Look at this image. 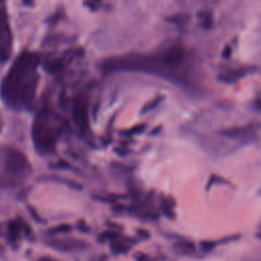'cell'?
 Wrapping results in <instances>:
<instances>
[{
    "label": "cell",
    "instance_id": "1",
    "mask_svg": "<svg viewBox=\"0 0 261 261\" xmlns=\"http://www.w3.org/2000/svg\"><path fill=\"white\" fill-rule=\"evenodd\" d=\"M39 61L35 53L23 51L7 71L0 86V95L10 108L23 109L32 105L39 80Z\"/></svg>",
    "mask_w": 261,
    "mask_h": 261
},
{
    "label": "cell",
    "instance_id": "2",
    "mask_svg": "<svg viewBox=\"0 0 261 261\" xmlns=\"http://www.w3.org/2000/svg\"><path fill=\"white\" fill-rule=\"evenodd\" d=\"M50 122V112L47 109L40 110L33 126L34 144L40 152H50L53 150L59 135V128L54 127Z\"/></svg>",
    "mask_w": 261,
    "mask_h": 261
},
{
    "label": "cell",
    "instance_id": "3",
    "mask_svg": "<svg viewBox=\"0 0 261 261\" xmlns=\"http://www.w3.org/2000/svg\"><path fill=\"white\" fill-rule=\"evenodd\" d=\"M31 170V166L24 154L16 149H8L6 155V168L4 180L15 182L24 177Z\"/></svg>",
    "mask_w": 261,
    "mask_h": 261
},
{
    "label": "cell",
    "instance_id": "4",
    "mask_svg": "<svg viewBox=\"0 0 261 261\" xmlns=\"http://www.w3.org/2000/svg\"><path fill=\"white\" fill-rule=\"evenodd\" d=\"M46 245L60 252H77L85 250L89 245L84 240L75 238H58L46 240Z\"/></svg>",
    "mask_w": 261,
    "mask_h": 261
},
{
    "label": "cell",
    "instance_id": "5",
    "mask_svg": "<svg viewBox=\"0 0 261 261\" xmlns=\"http://www.w3.org/2000/svg\"><path fill=\"white\" fill-rule=\"evenodd\" d=\"M11 34L7 16L0 8V62H5L11 53Z\"/></svg>",
    "mask_w": 261,
    "mask_h": 261
},
{
    "label": "cell",
    "instance_id": "6",
    "mask_svg": "<svg viewBox=\"0 0 261 261\" xmlns=\"http://www.w3.org/2000/svg\"><path fill=\"white\" fill-rule=\"evenodd\" d=\"M73 118L81 129H87L88 123V99L87 97L80 96L75 99L73 106Z\"/></svg>",
    "mask_w": 261,
    "mask_h": 261
},
{
    "label": "cell",
    "instance_id": "7",
    "mask_svg": "<svg viewBox=\"0 0 261 261\" xmlns=\"http://www.w3.org/2000/svg\"><path fill=\"white\" fill-rule=\"evenodd\" d=\"M185 57V50L180 46H172L165 50L161 55V60L164 65L168 67L176 66L180 64Z\"/></svg>",
    "mask_w": 261,
    "mask_h": 261
},
{
    "label": "cell",
    "instance_id": "8",
    "mask_svg": "<svg viewBox=\"0 0 261 261\" xmlns=\"http://www.w3.org/2000/svg\"><path fill=\"white\" fill-rule=\"evenodd\" d=\"M21 219L10 221L8 224V240L13 248H17L21 232Z\"/></svg>",
    "mask_w": 261,
    "mask_h": 261
},
{
    "label": "cell",
    "instance_id": "9",
    "mask_svg": "<svg viewBox=\"0 0 261 261\" xmlns=\"http://www.w3.org/2000/svg\"><path fill=\"white\" fill-rule=\"evenodd\" d=\"M246 73V70L245 69H232V70H229V71H226V72H223L219 79L221 81H224L226 83H234L236 81H238L239 79H241L244 74Z\"/></svg>",
    "mask_w": 261,
    "mask_h": 261
},
{
    "label": "cell",
    "instance_id": "10",
    "mask_svg": "<svg viewBox=\"0 0 261 261\" xmlns=\"http://www.w3.org/2000/svg\"><path fill=\"white\" fill-rule=\"evenodd\" d=\"M198 17L201 20V24L205 30H209L212 27V14L209 10H201L198 13Z\"/></svg>",
    "mask_w": 261,
    "mask_h": 261
},
{
    "label": "cell",
    "instance_id": "11",
    "mask_svg": "<svg viewBox=\"0 0 261 261\" xmlns=\"http://www.w3.org/2000/svg\"><path fill=\"white\" fill-rule=\"evenodd\" d=\"M249 132H250V126H244V127H236V128L226 129L224 132H222V134L229 136V137H240Z\"/></svg>",
    "mask_w": 261,
    "mask_h": 261
},
{
    "label": "cell",
    "instance_id": "12",
    "mask_svg": "<svg viewBox=\"0 0 261 261\" xmlns=\"http://www.w3.org/2000/svg\"><path fill=\"white\" fill-rule=\"evenodd\" d=\"M71 230V226L69 224H59L57 226H54L52 228H50L48 231L51 234H55V233H63V232H68Z\"/></svg>",
    "mask_w": 261,
    "mask_h": 261
},
{
    "label": "cell",
    "instance_id": "13",
    "mask_svg": "<svg viewBox=\"0 0 261 261\" xmlns=\"http://www.w3.org/2000/svg\"><path fill=\"white\" fill-rule=\"evenodd\" d=\"M163 99V97H156L155 99H153V100H151V101H149L148 103H146L144 106H143V109H142V112H148V111H150L151 109H153L154 107H156L160 102H161V100Z\"/></svg>",
    "mask_w": 261,
    "mask_h": 261
},
{
    "label": "cell",
    "instance_id": "14",
    "mask_svg": "<svg viewBox=\"0 0 261 261\" xmlns=\"http://www.w3.org/2000/svg\"><path fill=\"white\" fill-rule=\"evenodd\" d=\"M177 248L182 253H190V252L194 251V245L190 242H181V243L177 244Z\"/></svg>",
    "mask_w": 261,
    "mask_h": 261
},
{
    "label": "cell",
    "instance_id": "15",
    "mask_svg": "<svg viewBox=\"0 0 261 261\" xmlns=\"http://www.w3.org/2000/svg\"><path fill=\"white\" fill-rule=\"evenodd\" d=\"M214 246H215V243H213V242H203L201 245L202 250L205 252L211 251L214 248Z\"/></svg>",
    "mask_w": 261,
    "mask_h": 261
},
{
    "label": "cell",
    "instance_id": "16",
    "mask_svg": "<svg viewBox=\"0 0 261 261\" xmlns=\"http://www.w3.org/2000/svg\"><path fill=\"white\" fill-rule=\"evenodd\" d=\"M134 258H135L137 261H150L149 257H148V256H146L145 254H142V253L136 254Z\"/></svg>",
    "mask_w": 261,
    "mask_h": 261
},
{
    "label": "cell",
    "instance_id": "17",
    "mask_svg": "<svg viewBox=\"0 0 261 261\" xmlns=\"http://www.w3.org/2000/svg\"><path fill=\"white\" fill-rule=\"evenodd\" d=\"M5 257H6V253H5L4 247L2 246V244L0 242V259H5Z\"/></svg>",
    "mask_w": 261,
    "mask_h": 261
},
{
    "label": "cell",
    "instance_id": "18",
    "mask_svg": "<svg viewBox=\"0 0 261 261\" xmlns=\"http://www.w3.org/2000/svg\"><path fill=\"white\" fill-rule=\"evenodd\" d=\"M38 261H57L51 257H47V256H44V257H41Z\"/></svg>",
    "mask_w": 261,
    "mask_h": 261
}]
</instances>
